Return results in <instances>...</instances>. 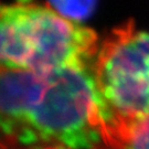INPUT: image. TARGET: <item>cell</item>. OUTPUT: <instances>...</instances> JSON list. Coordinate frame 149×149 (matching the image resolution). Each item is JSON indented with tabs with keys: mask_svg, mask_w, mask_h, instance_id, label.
I'll list each match as a JSON object with an SVG mask.
<instances>
[{
	"mask_svg": "<svg viewBox=\"0 0 149 149\" xmlns=\"http://www.w3.org/2000/svg\"><path fill=\"white\" fill-rule=\"evenodd\" d=\"M123 149H149V117L136 127Z\"/></svg>",
	"mask_w": 149,
	"mask_h": 149,
	"instance_id": "5",
	"label": "cell"
},
{
	"mask_svg": "<svg viewBox=\"0 0 149 149\" xmlns=\"http://www.w3.org/2000/svg\"><path fill=\"white\" fill-rule=\"evenodd\" d=\"M93 76L103 120L116 149H123L149 117V33L126 21L100 44Z\"/></svg>",
	"mask_w": 149,
	"mask_h": 149,
	"instance_id": "3",
	"label": "cell"
},
{
	"mask_svg": "<svg viewBox=\"0 0 149 149\" xmlns=\"http://www.w3.org/2000/svg\"><path fill=\"white\" fill-rule=\"evenodd\" d=\"M48 3L60 16L81 23L94 13L97 0H48Z\"/></svg>",
	"mask_w": 149,
	"mask_h": 149,
	"instance_id": "4",
	"label": "cell"
},
{
	"mask_svg": "<svg viewBox=\"0 0 149 149\" xmlns=\"http://www.w3.org/2000/svg\"><path fill=\"white\" fill-rule=\"evenodd\" d=\"M0 43L1 68L40 73L93 66L101 44L91 28L24 1L1 7Z\"/></svg>",
	"mask_w": 149,
	"mask_h": 149,
	"instance_id": "2",
	"label": "cell"
},
{
	"mask_svg": "<svg viewBox=\"0 0 149 149\" xmlns=\"http://www.w3.org/2000/svg\"><path fill=\"white\" fill-rule=\"evenodd\" d=\"M1 149H116L93 66L51 72L1 68Z\"/></svg>",
	"mask_w": 149,
	"mask_h": 149,
	"instance_id": "1",
	"label": "cell"
}]
</instances>
